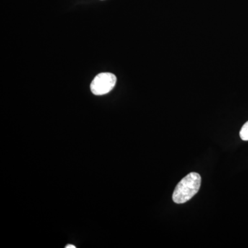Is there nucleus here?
<instances>
[{
	"instance_id": "f257e3e1",
	"label": "nucleus",
	"mask_w": 248,
	"mask_h": 248,
	"mask_svg": "<svg viewBox=\"0 0 248 248\" xmlns=\"http://www.w3.org/2000/svg\"><path fill=\"white\" fill-rule=\"evenodd\" d=\"M202 177L197 172H191L177 184L172 195L174 203L182 204L190 200L200 190Z\"/></svg>"
},
{
	"instance_id": "20e7f679",
	"label": "nucleus",
	"mask_w": 248,
	"mask_h": 248,
	"mask_svg": "<svg viewBox=\"0 0 248 248\" xmlns=\"http://www.w3.org/2000/svg\"><path fill=\"white\" fill-rule=\"evenodd\" d=\"M66 248H76V246H73V245H67Z\"/></svg>"
},
{
	"instance_id": "7ed1b4c3",
	"label": "nucleus",
	"mask_w": 248,
	"mask_h": 248,
	"mask_svg": "<svg viewBox=\"0 0 248 248\" xmlns=\"http://www.w3.org/2000/svg\"><path fill=\"white\" fill-rule=\"evenodd\" d=\"M240 138L243 141H248V121L240 130Z\"/></svg>"
},
{
	"instance_id": "f03ea898",
	"label": "nucleus",
	"mask_w": 248,
	"mask_h": 248,
	"mask_svg": "<svg viewBox=\"0 0 248 248\" xmlns=\"http://www.w3.org/2000/svg\"><path fill=\"white\" fill-rule=\"evenodd\" d=\"M116 82L117 78L112 73H99L91 82V90L95 95H104L114 89Z\"/></svg>"
}]
</instances>
